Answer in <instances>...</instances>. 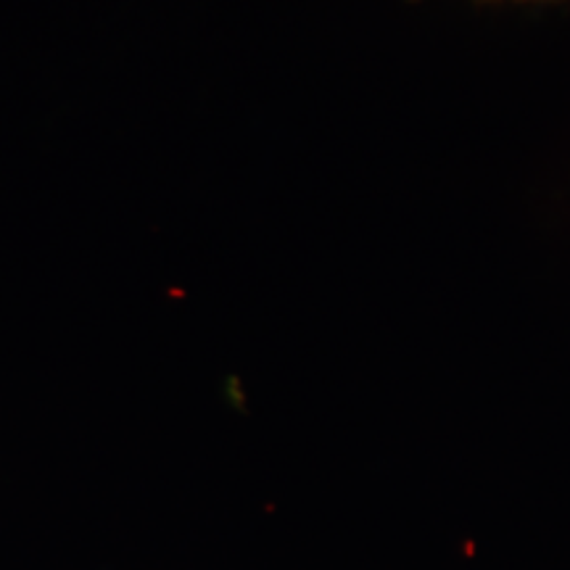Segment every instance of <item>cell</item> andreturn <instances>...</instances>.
<instances>
[{"instance_id":"1","label":"cell","mask_w":570,"mask_h":570,"mask_svg":"<svg viewBox=\"0 0 570 570\" xmlns=\"http://www.w3.org/2000/svg\"><path fill=\"white\" fill-rule=\"evenodd\" d=\"M491 3H568V0H491Z\"/></svg>"}]
</instances>
